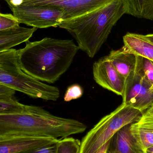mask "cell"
I'll use <instances>...</instances> for the list:
<instances>
[{
  "instance_id": "25",
  "label": "cell",
  "mask_w": 153,
  "mask_h": 153,
  "mask_svg": "<svg viewBox=\"0 0 153 153\" xmlns=\"http://www.w3.org/2000/svg\"><path fill=\"white\" fill-rule=\"evenodd\" d=\"M143 116L153 118V104L149 108L147 109L143 114Z\"/></svg>"
},
{
  "instance_id": "7",
  "label": "cell",
  "mask_w": 153,
  "mask_h": 153,
  "mask_svg": "<svg viewBox=\"0 0 153 153\" xmlns=\"http://www.w3.org/2000/svg\"><path fill=\"white\" fill-rule=\"evenodd\" d=\"M10 9L20 6H48L60 9L63 20L85 14L112 0H4Z\"/></svg>"
},
{
  "instance_id": "28",
  "label": "cell",
  "mask_w": 153,
  "mask_h": 153,
  "mask_svg": "<svg viewBox=\"0 0 153 153\" xmlns=\"http://www.w3.org/2000/svg\"><path fill=\"white\" fill-rule=\"evenodd\" d=\"M106 153H116L115 152H107Z\"/></svg>"
},
{
  "instance_id": "12",
  "label": "cell",
  "mask_w": 153,
  "mask_h": 153,
  "mask_svg": "<svg viewBox=\"0 0 153 153\" xmlns=\"http://www.w3.org/2000/svg\"><path fill=\"white\" fill-rule=\"evenodd\" d=\"M36 28H31L18 26L0 31V52L27 42L32 36Z\"/></svg>"
},
{
  "instance_id": "17",
  "label": "cell",
  "mask_w": 153,
  "mask_h": 153,
  "mask_svg": "<svg viewBox=\"0 0 153 153\" xmlns=\"http://www.w3.org/2000/svg\"><path fill=\"white\" fill-rule=\"evenodd\" d=\"M35 107L20 103L13 95L0 94V115L29 113Z\"/></svg>"
},
{
  "instance_id": "23",
  "label": "cell",
  "mask_w": 153,
  "mask_h": 153,
  "mask_svg": "<svg viewBox=\"0 0 153 153\" xmlns=\"http://www.w3.org/2000/svg\"><path fill=\"white\" fill-rule=\"evenodd\" d=\"M15 93V90L11 89L9 87H6L0 84V94H8L13 95Z\"/></svg>"
},
{
  "instance_id": "8",
  "label": "cell",
  "mask_w": 153,
  "mask_h": 153,
  "mask_svg": "<svg viewBox=\"0 0 153 153\" xmlns=\"http://www.w3.org/2000/svg\"><path fill=\"white\" fill-rule=\"evenodd\" d=\"M11 10L20 23L36 28L56 27L63 21L62 11L53 7L20 6Z\"/></svg>"
},
{
  "instance_id": "19",
  "label": "cell",
  "mask_w": 153,
  "mask_h": 153,
  "mask_svg": "<svg viewBox=\"0 0 153 153\" xmlns=\"http://www.w3.org/2000/svg\"><path fill=\"white\" fill-rule=\"evenodd\" d=\"M137 56L142 74L144 78L152 85L153 90V62L144 57Z\"/></svg>"
},
{
  "instance_id": "1",
  "label": "cell",
  "mask_w": 153,
  "mask_h": 153,
  "mask_svg": "<svg viewBox=\"0 0 153 153\" xmlns=\"http://www.w3.org/2000/svg\"><path fill=\"white\" fill-rule=\"evenodd\" d=\"M79 49L73 40L45 37L27 41L17 52L24 72L40 82L54 83L70 68Z\"/></svg>"
},
{
  "instance_id": "15",
  "label": "cell",
  "mask_w": 153,
  "mask_h": 153,
  "mask_svg": "<svg viewBox=\"0 0 153 153\" xmlns=\"http://www.w3.org/2000/svg\"><path fill=\"white\" fill-rule=\"evenodd\" d=\"M108 59L114 68L125 79L134 70L136 56L123 49L112 50L108 56Z\"/></svg>"
},
{
  "instance_id": "21",
  "label": "cell",
  "mask_w": 153,
  "mask_h": 153,
  "mask_svg": "<svg viewBox=\"0 0 153 153\" xmlns=\"http://www.w3.org/2000/svg\"><path fill=\"white\" fill-rule=\"evenodd\" d=\"M83 90L81 85L78 84L72 85L68 87L64 96L65 101L70 102L82 97Z\"/></svg>"
},
{
  "instance_id": "16",
  "label": "cell",
  "mask_w": 153,
  "mask_h": 153,
  "mask_svg": "<svg viewBox=\"0 0 153 153\" xmlns=\"http://www.w3.org/2000/svg\"><path fill=\"white\" fill-rule=\"evenodd\" d=\"M126 14L153 21V0H122Z\"/></svg>"
},
{
  "instance_id": "24",
  "label": "cell",
  "mask_w": 153,
  "mask_h": 153,
  "mask_svg": "<svg viewBox=\"0 0 153 153\" xmlns=\"http://www.w3.org/2000/svg\"><path fill=\"white\" fill-rule=\"evenodd\" d=\"M110 140L102 146L97 152L95 153H106L108 152V148Z\"/></svg>"
},
{
  "instance_id": "6",
  "label": "cell",
  "mask_w": 153,
  "mask_h": 153,
  "mask_svg": "<svg viewBox=\"0 0 153 153\" xmlns=\"http://www.w3.org/2000/svg\"><path fill=\"white\" fill-rule=\"evenodd\" d=\"M134 70L126 78L122 97L123 102L143 113L153 104L152 85L144 77L136 56Z\"/></svg>"
},
{
  "instance_id": "9",
  "label": "cell",
  "mask_w": 153,
  "mask_h": 153,
  "mask_svg": "<svg viewBox=\"0 0 153 153\" xmlns=\"http://www.w3.org/2000/svg\"><path fill=\"white\" fill-rule=\"evenodd\" d=\"M93 74L94 81L100 86L122 96L126 79L114 68L107 56L94 63Z\"/></svg>"
},
{
  "instance_id": "20",
  "label": "cell",
  "mask_w": 153,
  "mask_h": 153,
  "mask_svg": "<svg viewBox=\"0 0 153 153\" xmlns=\"http://www.w3.org/2000/svg\"><path fill=\"white\" fill-rule=\"evenodd\" d=\"M18 19L10 13H0V31L19 26Z\"/></svg>"
},
{
  "instance_id": "10",
  "label": "cell",
  "mask_w": 153,
  "mask_h": 153,
  "mask_svg": "<svg viewBox=\"0 0 153 153\" xmlns=\"http://www.w3.org/2000/svg\"><path fill=\"white\" fill-rule=\"evenodd\" d=\"M59 139L36 137H0V153H19L55 143Z\"/></svg>"
},
{
  "instance_id": "5",
  "label": "cell",
  "mask_w": 153,
  "mask_h": 153,
  "mask_svg": "<svg viewBox=\"0 0 153 153\" xmlns=\"http://www.w3.org/2000/svg\"><path fill=\"white\" fill-rule=\"evenodd\" d=\"M143 112L122 103L102 117L81 142L79 153H95L123 127L138 121Z\"/></svg>"
},
{
  "instance_id": "3",
  "label": "cell",
  "mask_w": 153,
  "mask_h": 153,
  "mask_svg": "<svg viewBox=\"0 0 153 153\" xmlns=\"http://www.w3.org/2000/svg\"><path fill=\"white\" fill-rule=\"evenodd\" d=\"M78 120L57 117L38 106L29 113L0 115V137H36L60 139L78 134Z\"/></svg>"
},
{
  "instance_id": "11",
  "label": "cell",
  "mask_w": 153,
  "mask_h": 153,
  "mask_svg": "<svg viewBox=\"0 0 153 153\" xmlns=\"http://www.w3.org/2000/svg\"><path fill=\"white\" fill-rule=\"evenodd\" d=\"M131 124L123 127L112 137L109 144L108 152L146 153L145 150L131 134L130 129Z\"/></svg>"
},
{
  "instance_id": "26",
  "label": "cell",
  "mask_w": 153,
  "mask_h": 153,
  "mask_svg": "<svg viewBox=\"0 0 153 153\" xmlns=\"http://www.w3.org/2000/svg\"><path fill=\"white\" fill-rule=\"evenodd\" d=\"M143 37L146 40L153 44V34H148L146 35H143Z\"/></svg>"
},
{
  "instance_id": "14",
  "label": "cell",
  "mask_w": 153,
  "mask_h": 153,
  "mask_svg": "<svg viewBox=\"0 0 153 153\" xmlns=\"http://www.w3.org/2000/svg\"><path fill=\"white\" fill-rule=\"evenodd\" d=\"M130 131L146 151L153 145V118L142 115L140 119L130 125Z\"/></svg>"
},
{
  "instance_id": "27",
  "label": "cell",
  "mask_w": 153,
  "mask_h": 153,
  "mask_svg": "<svg viewBox=\"0 0 153 153\" xmlns=\"http://www.w3.org/2000/svg\"><path fill=\"white\" fill-rule=\"evenodd\" d=\"M146 152V153H153V145L147 148Z\"/></svg>"
},
{
  "instance_id": "2",
  "label": "cell",
  "mask_w": 153,
  "mask_h": 153,
  "mask_svg": "<svg viewBox=\"0 0 153 153\" xmlns=\"http://www.w3.org/2000/svg\"><path fill=\"white\" fill-rule=\"evenodd\" d=\"M125 14L126 10L122 0H112L85 14L65 20L58 27L68 31L76 40L79 49L93 58Z\"/></svg>"
},
{
  "instance_id": "13",
  "label": "cell",
  "mask_w": 153,
  "mask_h": 153,
  "mask_svg": "<svg viewBox=\"0 0 153 153\" xmlns=\"http://www.w3.org/2000/svg\"><path fill=\"white\" fill-rule=\"evenodd\" d=\"M123 48L136 56L153 62V44L143 37V35L127 33L123 37Z\"/></svg>"
},
{
  "instance_id": "22",
  "label": "cell",
  "mask_w": 153,
  "mask_h": 153,
  "mask_svg": "<svg viewBox=\"0 0 153 153\" xmlns=\"http://www.w3.org/2000/svg\"><path fill=\"white\" fill-rule=\"evenodd\" d=\"M57 142L40 148L19 153H56Z\"/></svg>"
},
{
  "instance_id": "18",
  "label": "cell",
  "mask_w": 153,
  "mask_h": 153,
  "mask_svg": "<svg viewBox=\"0 0 153 153\" xmlns=\"http://www.w3.org/2000/svg\"><path fill=\"white\" fill-rule=\"evenodd\" d=\"M81 142L72 137L59 139L57 143L56 153H79Z\"/></svg>"
},
{
  "instance_id": "4",
  "label": "cell",
  "mask_w": 153,
  "mask_h": 153,
  "mask_svg": "<svg viewBox=\"0 0 153 153\" xmlns=\"http://www.w3.org/2000/svg\"><path fill=\"white\" fill-rule=\"evenodd\" d=\"M0 84L32 98L55 101L60 97L57 87L44 83L22 71L17 50L13 48L0 52Z\"/></svg>"
}]
</instances>
